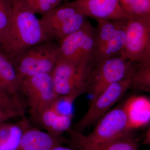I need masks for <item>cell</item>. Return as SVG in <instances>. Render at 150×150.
<instances>
[{
    "label": "cell",
    "mask_w": 150,
    "mask_h": 150,
    "mask_svg": "<svg viewBox=\"0 0 150 150\" xmlns=\"http://www.w3.org/2000/svg\"><path fill=\"white\" fill-rule=\"evenodd\" d=\"M49 40L40 19L23 0H13L8 30L0 51L10 59L23 51Z\"/></svg>",
    "instance_id": "6da1fadb"
},
{
    "label": "cell",
    "mask_w": 150,
    "mask_h": 150,
    "mask_svg": "<svg viewBox=\"0 0 150 150\" xmlns=\"http://www.w3.org/2000/svg\"><path fill=\"white\" fill-rule=\"evenodd\" d=\"M60 56L59 43L48 40L11 58L21 81L38 74H51Z\"/></svg>",
    "instance_id": "7a4b0ae2"
},
{
    "label": "cell",
    "mask_w": 150,
    "mask_h": 150,
    "mask_svg": "<svg viewBox=\"0 0 150 150\" xmlns=\"http://www.w3.org/2000/svg\"><path fill=\"white\" fill-rule=\"evenodd\" d=\"M142 64L121 56L93 62L87 91L91 96L89 105L108 86L131 78Z\"/></svg>",
    "instance_id": "3957f363"
},
{
    "label": "cell",
    "mask_w": 150,
    "mask_h": 150,
    "mask_svg": "<svg viewBox=\"0 0 150 150\" xmlns=\"http://www.w3.org/2000/svg\"><path fill=\"white\" fill-rule=\"evenodd\" d=\"M93 62L74 64L58 59L51 74L58 96L87 93Z\"/></svg>",
    "instance_id": "277c9868"
},
{
    "label": "cell",
    "mask_w": 150,
    "mask_h": 150,
    "mask_svg": "<svg viewBox=\"0 0 150 150\" xmlns=\"http://www.w3.org/2000/svg\"><path fill=\"white\" fill-rule=\"evenodd\" d=\"M120 56L139 64L150 61V15L128 19L125 46Z\"/></svg>",
    "instance_id": "5b68a950"
},
{
    "label": "cell",
    "mask_w": 150,
    "mask_h": 150,
    "mask_svg": "<svg viewBox=\"0 0 150 150\" xmlns=\"http://www.w3.org/2000/svg\"><path fill=\"white\" fill-rule=\"evenodd\" d=\"M80 96L78 93L59 96L35 121L47 133L55 137H63L64 133L71 128L74 102Z\"/></svg>",
    "instance_id": "8992f818"
},
{
    "label": "cell",
    "mask_w": 150,
    "mask_h": 150,
    "mask_svg": "<svg viewBox=\"0 0 150 150\" xmlns=\"http://www.w3.org/2000/svg\"><path fill=\"white\" fill-rule=\"evenodd\" d=\"M20 93L24 96L30 114L34 120L59 96L50 74H38L23 79Z\"/></svg>",
    "instance_id": "52a82bcc"
},
{
    "label": "cell",
    "mask_w": 150,
    "mask_h": 150,
    "mask_svg": "<svg viewBox=\"0 0 150 150\" xmlns=\"http://www.w3.org/2000/svg\"><path fill=\"white\" fill-rule=\"evenodd\" d=\"M95 28L87 20L80 29L58 42L59 59L74 64L93 62Z\"/></svg>",
    "instance_id": "ba28073f"
},
{
    "label": "cell",
    "mask_w": 150,
    "mask_h": 150,
    "mask_svg": "<svg viewBox=\"0 0 150 150\" xmlns=\"http://www.w3.org/2000/svg\"><path fill=\"white\" fill-rule=\"evenodd\" d=\"M131 78L112 83L99 94L82 118L75 124L74 129L82 132L101 118L130 89Z\"/></svg>",
    "instance_id": "9c48e42d"
},
{
    "label": "cell",
    "mask_w": 150,
    "mask_h": 150,
    "mask_svg": "<svg viewBox=\"0 0 150 150\" xmlns=\"http://www.w3.org/2000/svg\"><path fill=\"white\" fill-rule=\"evenodd\" d=\"M124 104L109 110L98 121L96 126L84 138L90 142L104 143L120 139L133 133Z\"/></svg>",
    "instance_id": "30bf717a"
},
{
    "label": "cell",
    "mask_w": 150,
    "mask_h": 150,
    "mask_svg": "<svg viewBox=\"0 0 150 150\" xmlns=\"http://www.w3.org/2000/svg\"><path fill=\"white\" fill-rule=\"evenodd\" d=\"M66 4L97 20H119L132 16L122 8L119 0H74Z\"/></svg>",
    "instance_id": "8fae6325"
},
{
    "label": "cell",
    "mask_w": 150,
    "mask_h": 150,
    "mask_svg": "<svg viewBox=\"0 0 150 150\" xmlns=\"http://www.w3.org/2000/svg\"><path fill=\"white\" fill-rule=\"evenodd\" d=\"M69 138L66 144L77 150H139V140L133 133L113 141L95 143L86 140L82 132L71 129L68 131Z\"/></svg>",
    "instance_id": "7c38bea8"
},
{
    "label": "cell",
    "mask_w": 150,
    "mask_h": 150,
    "mask_svg": "<svg viewBox=\"0 0 150 150\" xmlns=\"http://www.w3.org/2000/svg\"><path fill=\"white\" fill-rule=\"evenodd\" d=\"M66 142L63 137H55L30 126L25 131L16 150H51Z\"/></svg>",
    "instance_id": "4fadbf2b"
},
{
    "label": "cell",
    "mask_w": 150,
    "mask_h": 150,
    "mask_svg": "<svg viewBox=\"0 0 150 150\" xmlns=\"http://www.w3.org/2000/svg\"><path fill=\"white\" fill-rule=\"evenodd\" d=\"M21 83L11 60L0 51V92L9 96L21 97Z\"/></svg>",
    "instance_id": "5bb4252c"
},
{
    "label": "cell",
    "mask_w": 150,
    "mask_h": 150,
    "mask_svg": "<svg viewBox=\"0 0 150 150\" xmlns=\"http://www.w3.org/2000/svg\"><path fill=\"white\" fill-rule=\"evenodd\" d=\"M150 105V100L143 96H133L124 103L129 126L132 130L149 123Z\"/></svg>",
    "instance_id": "9a60e30c"
},
{
    "label": "cell",
    "mask_w": 150,
    "mask_h": 150,
    "mask_svg": "<svg viewBox=\"0 0 150 150\" xmlns=\"http://www.w3.org/2000/svg\"><path fill=\"white\" fill-rule=\"evenodd\" d=\"M30 126L24 116L17 122L6 121L0 124V150H16L25 131Z\"/></svg>",
    "instance_id": "2e32d148"
},
{
    "label": "cell",
    "mask_w": 150,
    "mask_h": 150,
    "mask_svg": "<svg viewBox=\"0 0 150 150\" xmlns=\"http://www.w3.org/2000/svg\"><path fill=\"white\" fill-rule=\"evenodd\" d=\"M128 18L115 21L116 29L113 37L102 53L93 62L120 56L126 43Z\"/></svg>",
    "instance_id": "e0dca14e"
},
{
    "label": "cell",
    "mask_w": 150,
    "mask_h": 150,
    "mask_svg": "<svg viewBox=\"0 0 150 150\" xmlns=\"http://www.w3.org/2000/svg\"><path fill=\"white\" fill-rule=\"evenodd\" d=\"M78 12L74 8L66 3L54 8L47 13L42 15L40 18V22L48 38L49 33L54 28Z\"/></svg>",
    "instance_id": "ac0fdd59"
},
{
    "label": "cell",
    "mask_w": 150,
    "mask_h": 150,
    "mask_svg": "<svg viewBox=\"0 0 150 150\" xmlns=\"http://www.w3.org/2000/svg\"><path fill=\"white\" fill-rule=\"evenodd\" d=\"M95 28L93 61L100 55L112 39L116 29L115 21L97 20Z\"/></svg>",
    "instance_id": "d6986e66"
},
{
    "label": "cell",
    "mask_w": 150,
    "mask_h": 150,
    "mask_svg": "<svg viewBox=\"0 0 150 150\" xmlns=\"http://www.w3.org/2000/svg\"><path fill=\"white\" fill-rule=\"evenodd\" d=\"M87 20L86 17L78 11L54 28L48 35L49 40L57 42L61 41L80 29Z\"/></svg>",
    "instance_id": "ffe728a7"
},
{
    "label": "cell",
    "mask_w": 150,
    "mask_h": 150,
    "mask_svg": "<svg viewBox=\"0 0 150 150\" xmlns=\"http://www.w3.org/2000/svg\"><path fill=\"white\" fill-rule=\"evenodd\" d=\"M135 91H150V61L142 64L131 78L130 89Z\"/></svg>",
    "instance_id": "44dd1931"
},
{
    "label": "cell",
    "mask_w": 150,
    "mask_h": 150,
    "mask_svg": "<svg viewBox=\"0 0 150 150\" xmlns=\"http://www.w3.org/2000/svg\"><path fill=\"white\" fill-rule=\"evenodd\" d=\"M124 11L131 16L150 15L149 0H119Z\"/></svg>",
    "instance_id": "7402d4cb"
},
{
    "label": "cell",
    "mask_w": 150,
    "mask_h": 150,
    "mask_svg": "<svg viewBox=\"0 0 150 150\" xmlns=\"http://www.w3.org/2000/svg\"><path fill=\"white\" fill-rule=\"evenodd\" d=\"M13 0H0V43L4 40L12 13Z\"/></svg>",
    "instance_id": "603a6c76"
},
{
    "label": "cell",
    "mask_w": 150,
    "mask_h": 150,
    "mask_svg": "<svg viewBox=\"0 0 150 150\" xmlns=\"http://www.w3.org/2000/svg\"><path fill=\"white\" fill-rule=\"evenodd\" d=\"M0 108L19 111L25 114L26 103L21 97L9 96L0 92Z\"/></svg>",
    "instance_id": "cb8c5ba5"
},
{
    "label": "cell",
    "mask_w": 150,
    "mask_h": 150,
    "mask_svg": "<svg viewBox=\"0 0 150 150\" xmlns=\"http://www.w3.org/2000/svg\"><path fill=\"white\" fill-rule=\"evenodd\" d=\"M33 13L45 14L56 7L44 0H23Z\"/></svg>",
    "instance_id": "d4e9b609"
},
{
    "label": "cell",
    "mask_w": 150,
    "mask_h": 150,
    "mask_svg": "<svg viewBox=\"0 0 150 150\" xmlns=\"http://www.w3.org/2000/svg\"><path fill=\"white\" fill-rule=\"evenodd\" d=\"M24 114L16 110L0 108V124L8 120L19 117H23Z\"/></svg>",
    "instance_id": "484cf974"
},
{
    "label": "cell",
    "mask_w": 150,
    "mask_h": 150,
    "mask_svg": "<svg viewBox=\"0 0 150 150\" xmlns=\"http://www.w3.org/2000/svg\"><path fill=\"white\" fill-rule=\"evenodd\" d=\"M143 142L146 145H149L150 144V129H148L145 132Z\"/></svg>",
    "instance_id": "4316f807"
},
{
    "label": "cell",
    "mask_w": 150,
    "mask_h": 150,
    "mask_svg": "<svg viewBox=\"0 0 150 150\" xmlns=\"http://www.w3.org/2000/svg\"><path fill=\"white\" fill-rule=\"evenodd\" d=\"M51 150H77L70 147H65L62 145H59L53 148Z\"/></svg>",
    "instance_id": "83f0119b"
},
{
    "label": "cell",
    "mask_w": 150,
    "mask_h": 150,
    "mask_svg": "<svg viewBox=\"0 0 150 150\" xmlns=\"http://www.w3.org/2000/svg\"><path fill=\"white\" fill-rule=\"evenodd\" d=\"M50 3L54 6L57 7L60 5L63 0H44Z\"/></svg>",
    "instance_id": "f1b7e54d"
},
{
    "label": "cell",
    "mask_w": 150,
    "mask_h": 150,
    "mask_svg": "<svg viewBox=\"0 0 150 150\" xmlns=\"http://www.w3.org/2000/svg\"><path fill=\"white\" fill-rule=\"evenodd\" d=\"M1 43H0V46H1Z\"/></svg>",
    "instance_id": "f546056e"
},
{
    "label": "cell",
    "mask_w": 150,
    "mask_h": 150,
    "mask_svg": "<svg viewBox=\"0 0 150 150\" xmlns=\"http://www.w3.org/2000/svg\"><path fill=\"white\" fill-rule=\"evenodd\" d=\"M149 1H150V0H149Z\"/></svg>",
    "instance_id": "4dcf8cb0"
}]
</instances>
